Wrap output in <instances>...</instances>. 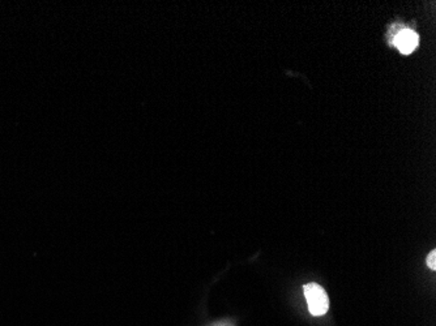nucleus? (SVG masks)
I'll return each instance as SVG.
<instances>
[{"instance_id":"f03ea898","label":"nucleus","mask_w":436,"mask_h":326,"mask_svg":"<svg viewBox=\"0 0 436 326\" xmlns=\"http://www.w3.org/2000/svg\"><path fill=\"white\" fill-rule=\"evenodd\" d=\"M420 38L415 32H413L411 29H403L401 32H398L396 38H394V45L397 46V49L400 52H403L405 55L411 54L415 50V47L418 46Z\"/></svg>"},{"instance_id":"f257e3e1","label":"nucleus","mask_w":436,"mask_h":326,"mask_svg":"<svg viewBox=\"0 0 436 326\" xmlns=\"http://www.w3.org/2000/svg\"><path fill=\"white\" fill-rule=\"evenodd\" d=\"M304 296L309 304V310L314 316H323L329 308V299H328L326 290L318 284H309L304 286Z\"/></svg>"},{"instance_id":"7ed1b4c3","label":"nucleus","mask_w":436,"mask_h":326,"mask_svg":"<svg viewBox=\"0 0 436 326\" xmlns=\"http://www.w3.org/2000/svg\"><path fill=\"white\" fill-rule=\"evenodd\" d=\"M428 268L435 270L436 269V251H432L428 257Z\"/></svg>"}]
</instances>
